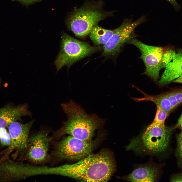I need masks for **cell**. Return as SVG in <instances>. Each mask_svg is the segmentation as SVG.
<instances>
[{
  "instance_id": "cell-22",
  "label": "cell",
  "mask_w": 182,
  "mask_h": 182,
  "mask_svg": "<svg viewBox=\"0 0 182 182\" xmlns=\"http://www.w3.org/2000/svg\"><path fill=\"white\" fill-rule=\"evenodd\" d=\"M176 127L179 128L182 131V113L179 119Z\"/></svg>"
},
{
  "instance_id": "cell-21",
  "label": "cell",
  "mask_w": 182,
  "mask_h": 182,
  "mask_svg": "<svg viewBox=\"0 0 182 182\" xmlns=\"http://www.w3.org/2000/svg\"><path fill=\"white\" fill-rule=\"evenodd\" d=\"M171 180L173 181H182V174L175 176Z\"/></svg>"
},
{
  "instance_id": "cell-11",
  "label": "cell",
  "mask_w": 182,
  "mask_h": 182,
  "mask_svg": "<svg viewBox=\"0 0 182 182\" xmlns=\"http://www.w3.org/2000/svg\"><path fill=\"white\" fill-rule=\"evenodd\" d=\"M31 116L26 103L16 106L8 104L0 108V129L8 127L12 123L20 120L23 116Z\"/></svg>"
},
{
  "instance_id": "cell-23",
  "label": "cell",
  "mask_w": 182,
  "mask_h": 182,
  "mask_svg": "<svg viewBox=\"0 0 182 182\" xmlns=\"http://www.w3.org/2000/svg\"><path fill=\"white\" fill-rule=\"evenodd\" d=\"M22 3L28 4L37 1L38 0H18Z\"/></svg>"
},
{
  "instance_id": "cell-24",
  "label": "cell",
  "mask_w": 182,
  "mask_h": 182,
  "mask_svg": "<svg viewBox=\"0 0 182 182\" xmlns=\"http://www.w3.org/2000/svg\"><path fill=\"white\" fill-rule=\"evenodd\" d=\"M171 3L174 7L177 8L178 7V5L176 0H166Z\"/></svg>"
},
{
  "instance_id": "cell-19",
  "label": "cell",
  "mask_w": 182,
  "mask_h": 182,
  "mask_svg": "<svg viewBox=\"0 0 182 182\" xmlns=\"http://www.w3.org/2000/svg\"><path fill=\"white\" fill-rule=\"evenodd\" d=\"M0 141L2 146H9L10 145L11 139L9 132H7L4 135L0 138Z\"/></svg>"
},
{
  "instance_id": "cell-3",
  "label": "cell",
  "mask_w": 182,
  "mask_h": 182,
  "mask_svg": "<svg viewBox=\"0 0 182 182\" xmlns=\"http://www.w3.org/2000/svg\"><path fill=\"white\" fill-rule=\"evenodd\" d=\"M103 5L102 0L89 2L75 9L67 20L68 29L77 37L86 36L100 21L113 16V12L103 10Z\"/></svg>"
},
{
  "instance_id": "cell-25",
  "label": "cell",
  "mask_w": 182,
  "mask_h": 182,
  "mask_svg": "<svg viewBox=\"0 0 182 182\" xmlns=\"http://www.w3.org/2000/svg\"><path fill=\"white\" fill-rule=\"evenodd\" d=\"M173 82L176 83H182V74L178 78L174 80Z\"/></svg>"
},
{
  "instance_id": "cell-6",
  "label": "cell",
  "mask_w": 182,
  "mask_h": 182,
  "mask_svg": "<svg viewBox=\"0 0 182 182\" xmlns=\"http://www.w3.org/2000/svg\"><path fill=\"white\" fill-rule=\"evenodd\" d=\"M170 136V132L165 125L151 123L139 139L133 141L130 144L131 145H139L138 146L149 153L158 154L167 148Z\"/></svg>"
},
{
  "instance_id": "cell-17",
  "label": "cell",
  "mask_w": 182,
  "mask_h": 182,
  "mask_svg": "<svg viewBox=\"0 0 182 182\" xmlns=\"http://www.w3.org/2000/svg\"><path fill=\"white\" fill-rule=\"evenodd\" d=\"M176 153L180 165L182 167V131L177 137Z\"/></svg>"
},
{
  "instance_id": "cell-16",
  "label": "cell",
  "mask_w": 182,
  "mask_h": 182,
  "mask_svg": "<svg viewBox=\"0 0 182 182\" xmlns=\"http://www.w3.org/2000/svg\"><path fill=\"white\" fill-rule=\"evenodd\" d=\"M157 109L154 118L151 123L153 124L165 125V120L169 113L160 107L156 106Z\"/></svg>"
},
{
  "instance_id": "cell-9",
  "label": "cell",
  "mask_w": 182,
  "mask_h": 182,
  "mask_svg": "<svg viewBox=\"0 0 182 182\" xmlns=\"http://www.w3.org/2000/svg\"><path fill=\"white\" fill-rule=\"evenodd\" d=\"M34 122V120L23 124L18 121L11 124L8 127L11 137V142L8 147L4 151L2 158L4 160L12 152L14 156H17L27 150L31 128Z\"/></svg>"
},
{
  "instance_id": "cell-18",
  "label": "cell",
  "mask_w": 182,
  "mask_h": 182,
  "mask_svg": "<svg viewBox=\"0 0 182 182\" xmlns=\"http://www.w3.org/2000/svg\"><path fill=\"white\" fill-rule=\"evenodd\" d=\"M165 94L173 109L179 105L175 96L174 91L168 92Z\"/></svg>"
},
{
  "instance_id": "cell-10",
  "label": "cell",
  "mask_w": 182,
  "mask_h": 182,
  "mask_svg": "<svg viewBox=\"0 0 182 182\" xmlns=\"http://www.w3.org/2000/svg\"><path fill=\"white\" fill-rule=\"evenodd\" d=\"M47 133L46 131L42 130L29 138L26 155L28 160L40 163L47 159L49 142Z\"/></svg>"
},
{
  "instance_id": "cell-7",
  "label": "cell",
  "mask_w": 182,
  "mask_h": 182,
  "mask_svg": "<svg viewBox=\"0 0 182 182\" xmlns=\"http://www.w3.org/2000/svg\"><path fill=\"white\" fill-rule=\"evenodd\" d=\"M146 19V16H143L133 22L127 19L124 20L120 26L114 29L112 36L104 44L102 56L111 58L117 56L124 45L134 38L135 29L144 21Z\"/></svg>"
},
{
  "instance_id": "cell-12",
  "label": "cell",
  "mask_w": 182,
  "mask_h": 182,
  "mask_svg": "<svg viewBox=\"0 0 182 182\" xmlns=\"http://www.w3.org/2000/svg\"><path fill=\"white\" fill-rule=\"evenodd\" d=\"M159 173L155 164H147L137 167L123 178L130 182H154L158 180Z\"/></svg>"
},
{
  "instance_id": "cell-2",
  "label": "cell",
  "mask_w": 182,
  "mask_h": 182,
  "mask_svg": "<svg viewBox=\"0 0 182 182\" xmlns=\"http://www.w3.org/2000/svg\"><path fill=\"white\" fill-rule=\"evenodd\" d=\"M61 107L67 115V120L54 134L60 137L67 134L84 140H92L97 129L104 124L105 121L95 114L89 115L83 108L71 100L63 103Z\"/></svg>"
},
{
  "instance_id": "cell-5",
  "label": "cell",
  "mask_w": 182,
  "mask_h": 182,
  "mask_svg": "<svg viewBox=\"0 0 182 182\" xmlns=\"http://www.w3.org/2000/svg\"><path fill=\"white\" fill-rule=\"evenodd\" d=\"M97 144L96 140H83L70 135L57 143L54 154L59 160L79 161L92 154Z\"/></svg>"
},
{
  "instance_id": "cell-4",
  "label": "cell",
  "mask_w": 182,
  "mask_h": 182,
  "mask_svg": "<svg viewBox=\"0 0 182 182\" xmlns=\"http://www.w3.org/2000/svg\"><path fill=\"white\" fill-rule=\"evenodd\" d=\"M100 49L99 47L92 46L63 32L60 50L54 62L57 72L64 66L69 68L77 61L98 51Z\"/></svg>"
},
{
  "instance_id": "cell-14",
  "label": "cell",
  "mask_w": 182,
  "mask_h": 182,
  "mask_svg": "<svg viewBox=\"0 0 182 182\" xmlns=\"http://www.w3.org/2000/svg\"><path fill=\"white\" fill-rule=\"evenodd\" d=\"M136 89L144 95L142 98H131L134 101L139 102L143 101H151L154 103L156 106L160 107L169 113L173 109L165 94L159 95L152 96L145 93L139 89Z\"/></svg>"
},
{
  "instance_id": "cell-1",
  "label": "cell",
  "mask_w": 182,
  "mask_h": 182,
  "mask_svg": "<svg viewBox=\"0 0 182 182\" xmlns=\"http://www.w3.org/2000/svg\"><path fill=\"white\" fill-rule=\"evenodd\" d=\"M115 166L112 154L103 150L75 163L61 166L60 175L82 181L107 182L114 172Z\"/></svg>"
},
{
  "instance_id": "cell-20",
  "label": "cell",
  "mask_w": 182,
  "mask_h": 182,
  "mask_svg": "<svg viewBox=\"0 0 182 182\" xmlns=\"http://www.w3.org/2000/svg\"><path fill=\"white\" fill-rule=\"evenodd\" d=\"M177 101L179 105L182 103V89L174 91Z\"/></svg>"
},
{
  "instance_id": "cell-13",
  "label": "cell",
  "mask_w": 182,
  "mask_h": 182,
  "mask_svg": "<svg viewBox=\"0 0 182 182\" xmlns=\"http://www.w3.org/2000/svg\"><path fill=\"white\" fill-rule=\"evenodd\" d=\"M164 72L158 82L161 86L168 84L182 74V51H174L171 60L166 65Z\"/></svg>"
},
{
  "instance_id": "cell-15",
  "label": "cell",
  "mask_w": 182,
  "mask_h": 182,
  "mask_svg": "<svg viewBox=\"0 0 182 182\" xmlns=\"http://www.w3.org/2000/svg\"><path fill=\"white\" fill-rule=\"evenodd\" d=\"M114 31V30L104 29L97 25L93 28L89 34L90 38L95 45H104L108 40Z\"/></svg>"
},
{
  "instance_id": "cell-8",
  "label": "cell",
  "mask_w": 182,
  "mask_h": 182,
  "mask_svg": "<svg viewBox=\"0 0 182 182\" xmlns=\"http://www.w3.org/2000/svg\"><path fill=\"white\" fill-rule=\"evenodd\" d=\"M127 43L134 45L141 52L140 58L146 68L144 74L154 81H157L159 77L160 71L162 68V60L164 49L161 47L147 45L134 38L130 39Z\"/></svg>"
},
{
  "instance_id": "cell-26",
  "label": "cell",
  "mask_w": 182,
  "mask_h": 182,
  "mask_svg": "<svg viewBox=\"0 0 182 182\" xmlns=\"http://www.w3.org/2000/svg\"><path fill=\"white\" fill-rule=\"evenodd\" d=\"M1 81L0 79V88L1 87Z\"/></svg>"
}]
</instances>
